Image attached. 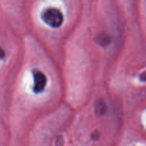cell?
<instances>
[{"label":"cell","instance_id":"cell-1","mask_svg":"<svg viewBox=\"0 0 146 146\" xmlns=\"http://www.w3.org/2000/svg\"><path fill=\"white\" fill-rule=\"evenodd\" d=\"M41 19L50 27L57 28L61 26L64 21V15L56 7H48L41 14Z\"/></svg>","mask_w":146,"mask_h":146},{"label":"cell","instance_id":"cell-2","mask_svg":"<svg viewBox=\"0 0 146 146\" xmlns=\"http://www.w3.org/2000/svg\"><path fill=\"white\" fill-rule=\"evenodd\" d=\"M33 77H34V87L33 90L36 94H39L42 92L45 89L47 83L46 76L44 72L40 71L39 70H32Z\"/></svg>","mask_w":146,"mask_h":146},{"label":"cell","instance_id":"cell-3","mask_svg":"<svg viewBox=\"0 0 146 146\" xmlns=\"http://www.w3.org/2000/svg\"><path fill=\"white\" fill-rule=\"evenodd\" d=\"M96 41L101 46L106 47V46L110 44L111 38L106 33H101V34L97 35L96 38Z\"/></svg>","mask_w":146,"mask_h":146},{"label":"cell","instance_id":"cell-4","mask_svg":"<svg viewBox=\"0 0 146 146\" xmlns=\"http://www.w3.org/2000/svg\"><path fill=\"white\" fill-rule=\"evenodd\" d=\"M106 110V105L105 102L103 100H99L96 101L95 104V113L97 115H103Z\"/></svg>","mask_w":146,"mask_h":146},{"label":"cell","instance_id":"cell-5","mask_svg":"<svg viewBox=\"0 0 146 146\" xmlns=\"http://www.w3.org/2000/svg\"><path fill=\"white\" fill-rule=\"evenodd\" d=\"M140 80H141V81H146V72H145L142 73V74L140 75L139 77Z\"/></svg>","mask_w":146,"mask_h":146}]
</instances>
